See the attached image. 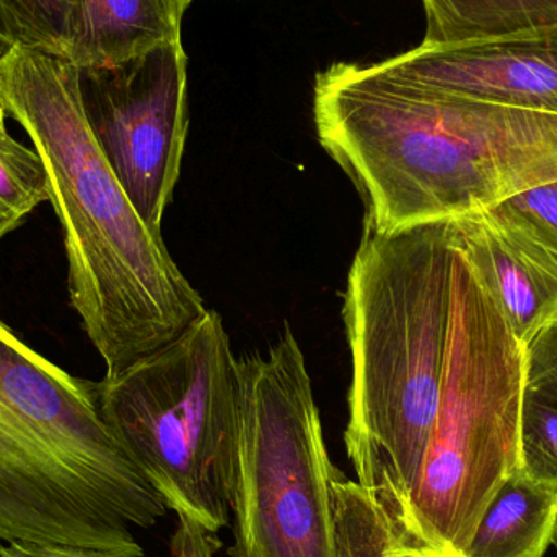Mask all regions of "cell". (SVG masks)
Here are the masks:
<instances>
[{
  "mask_svg": "<svg viewBox=\"0 0 557 557\" xmlns=\"http://www.w3.org/2000/svg\"><path fill=\"white\" fill-rule=\"evenodd\" d=\"M313 121L373 231L483 212L557 180V114L409 84L376 62L317 74Z\"/></svg>",
  "mask_w": 557,
  "mask_h": 557,
  "instance_id": "cell-1",
  "label": "cell"
},
{
  "mask_svg": "<svg viewBox=\"0 0 557 557\" xmlns=\"http://www.w3.org/2000/svg\"><path fill=\"white\" fill-rule=\"evenodd\" d=\"M0 104L48 172L72 308L107 375L120 372L180 336L208 310L205 300L101 153L82 108L77 65L13 46L0 55Z\"/></svg>",
  "mask_w": 557,
  "mask_h": 557,
  "instance_id": "cell-2",
  "label": "cell"
},
{
  "mask_svg": "<svg viewBox=\"0 0 557 557\" xmlns=\"http://www.w3.org/2000/svg\"><path fill=\"white\" fill-rule=\"evenodd\" d=\"M451 219L363 225L344 294L350 350L347 458L398 535L431 441L451 320Z\"/></svg>",
  "mask_w": 557,
  "mask_h": 557,
  "instance_id": "cell-3",
  "label": "cell"
},
{
  "mask_svg": "<svg viewBox=\"0 0 557 557\" xmlns=\"http://www.w3.org/2000/svg\"><path fill=\"white\" fill-rule=\"evenodd\" d=\"M166 504L111 431L97 382L77 379L0 320V546H85L144 557L131 527Z\"/></svg>",
  "mask_w": 557,
  "mask_h": 557,
  "instance_id": "cell-4",
  "label": "cell"
},
{
  "mask_svg": "<svg viewBox=\"0 0 557 557\" xmlns=\"http://www.w3.org/2000/svg\"><path fill=\"white\" fill-rule=\"evenodd\" d=\"M98 405L178 517L172 557H214L231 525L240 437V359L221 314L206 310L165 346L97 382Z\"/></svg>",
  "mask_w": 557,
  "mask_h": 557,
  "instance_id": "cell-5",
  "label": "cell"
},
{
  "mask_svg": "<svg viewBox=\"0 0 557 557\" xmlns=\"http://www.w3.org/2000/svg\"><path fill=\"white\" fill-rule=\"evenodd\" d=\"M523 385L522 343L454 242L441 398L418 486L393 535L399 548L465 557L484 510L519 468Z\"/></svg>",
  "mask_w": 557,
  "mask_h": 557,
  "instance_id": "cell-6",
  "label": "cell"
},
{
  "mask_svg": "<svg viewBox=\"0 0 557 557\" xmlns=\"http://www.w3.org/2000/svg\"><path fill=\"white\" fill-rule=\"evenodd\" d=\"M244 403L231 486L234 557H337L334 483L307 362L285 327L240 359Z\"/></svg>",
  "mask_w": 557,
  "mask_h": 557,
  "instance_id": "cell-7",
  "label": "cell"
},
{
  "mask_svg": "<svg viewBox=\"0 0 557 557\" xmlns=\"http://www.w3.org/2000/svg\"><path fill=\"white\" fill-rule=\"evenodd\" d=\"M91 134L153 234L173 199L188 139V55L182 39L117 64L78 69Z\"/></svg>",
  "mask_w": 557,
  "mask_h": 557,
  "instance_id": "cell-8",
  "label": "cell"
},
{
  "mask_svg": "<svg viewBox=\"0 0 557 557\" xmlns=\"http://www.w3.org/2000/svg\"><path fill=\"white\" fill-rule=\"evenodd\" d=\"M393 77L470 100L557 114V28L457 46H418L376 62Z\"/></svg>",
  "mask_w": 557,
  "mask_h": 557,
  "instance_id": "cell-9",
  "label": "cell"
},
{
  "mask_svg": "<svg viewBox=\"0 0 557 557\" xmlns=\"http://www.w3.org/2000/svg\"><path fill=\"white\" fill-rule=\"evenodd\" d=\"M461 257L525 346L557 311V271L486 212L451 219Z\"/></svg>",
  "mask_w": 557,
  "mask_h": 557,
  "instance_id": "cell-10",
  "label": "cell"
},
{
  "mask_svg": "<svg viewBox=\"0 0 557 557\" xmlns=\"http://www.w3.org/2000/svg\"><path fill=\"white\" fill-rule=\"evenodd\" d=\"M193 0H75L67 59L78 69L117 64L182 39Z\"/></svg>",
  "mask_w": 557,
  "mask_h": 557,
  "instance_id": "cell-11",
  "label": "cell"
},
{
  "mask_svg": "<svg viewBox=\"0 0 557 557\" xmlns=\"http://www.w3.org/2000/svg\"><path fill=\"white\" fill-rule=\"evenodd\" d=\"M557 533V487L527 480L519 468L484 510L465 557H543Z\"/></svg>",
  "mask_w": 557,
  "mask_h": 557,
  "instance_id": "cell-12",
  "label": "cell"
},
{
  "mask_svg": "<svg viewBox=\"0 0 557 557\" xmlns=\"http://www.w3.org/2000/svg\"><path fill=\"white\" fill-rule=\"evenodd\" d=\"M421 46L467 45L557 28V0H422Z\"/></svg>",
  "mask_w": 557,
  "mask_h": 557,
  "instance_id": "cell-13",
  "label": "cell"
},
{
  "mask_svg": "<svg viewBox=\"0 0 557 557\" xmlns=\"http://www.w3.org/2000/svg\"><path fill=\"white\" fill-rule=\"evenodd\" d=\"M334 513L337 557H431L399 548L385 512L343 474L334 483Z\"/></svg>",
  "mask_w": 557,
  "mask_h": 557,
  "instance_id": "cell-14",
  "label": "cell"
},
{
  "mask_svg": "<svg viewBox=\"0 0 557 557\" xmlns=\"http://www.w3.org/2000/svg\"><path fill=\"white\" fill-rule=\"evenodd\" d=\"M0 104V240L51 199L45 163L35 149L10 136Z\"/></svg>",
  "mask_w": 557,
  "mask_h": 557,
  "instance_id": "cell-15",
  "label": "cell"
},
{
  "mask_svg": "<svg viewBox=\"0 0 557 557\" xmlns=\"http://www.w3.org/2000/svg\"><path fill=\"white\" fill-rule=\"evenodd\" d=\"M484 212L557 271V180L510 196Z\"/></svg>",
  "mask_w": 557,
  "mask_h": 557,
  "instance_id": "cell-16",
  "label": "cell"
},
{
  "mask_svg": "<svg viewBox=\"0 0 557 557\" xmlns=\"http://www.w3.org/2000/svg\"><path fill=\"white\" fill-rule=\"evenodd\" d=\"M519 471L535 484L557 487V401L523 385Z\"/></svg>",
  "mask_w": 557,
  "mask_h": 557,
  "instance_id": "cell-17",
  "label": "cell"
},
{
  "mask_svg": "<svg viewBox=\"0 0 557 557\" xmlns=\"http://www.w3.org/2000/svg\"><path fill=\"white\" fill-rule=\"evenodd\" d=\"M15 46L67 58L75 0H0Z\"/></svg>",
  "mask_w": 557,
  "mask_h": 557,
  "instance_id": "cell-18",
  "label": "cell"
},
{
  "mask_svg": "<svg viewBox=\"0 0 557 557\" xmlns=\"http://www.w3.org/2000/svg\"><path fill=\"white\" fill-rule=\"evenodd\" d=\"M523 382L557 401V311L523 346Z\"/></svg>",
  "mask_w": 557,
  "mask_h": 557,
  "instance_id": "cell-19",
  "label": "cell"
},
{
  "mask_svg": "<svg viewBox=\"0 0 557 557\" xmlns=\"http://www.w3.org/2000/svg\"><path fill=\"white\" fill-rule=\"evenodd\" d=\"M0 557H121L85 546L61 543L12 542L0 546Z\"/></svg>",
  "mask_w": 557,
  "mask_h": 557,
  "instance_id": "cell-20",
  "label": "cell"
},
{
  "mask_svg": "<svg viewBox=\"0 0 557 557\" xmlns=\"http://www.w3.org/2000/svg\"><path fill=\"white\" fill-rule=\"evenodd\" d=\"M12 33H10L9 22H7L5 13H3L2 5H0V55L5 54L10 48H13Z\"/></svg>",
  "mask_w": 557,
  "mask_h": 557,
  "instance_id": "cell-21",
  "label": "cell"
},
{
  "mask_svg": "<svg viewBox=\"0 0 557 557\" xmlns=\"http://www.w3.org/2000/svg\"><path fill=\"white\" fill-rule=\"evenodd\" d=\"M553 545L556 546V552H557V533H556V536H555V542H553Z\"/></svg>",
  "mask_w": 557,
  "mask_h": 557,
  "instance_id": "cell-22",
  "label": "cell"
}]
</instances>
